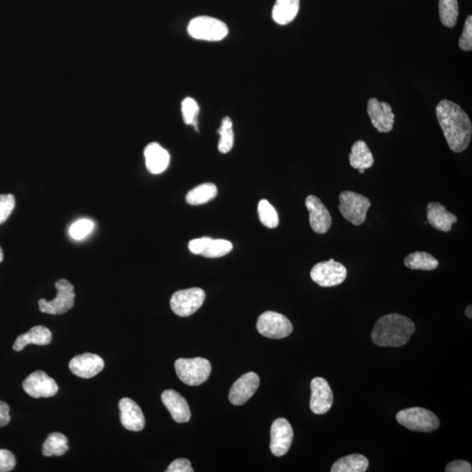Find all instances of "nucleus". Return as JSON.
I'll list each match as a JSON object with an SVG mask.
<instances>
[{"label":"nucleus","instance_id":"nucleus-1","mask_svg":"<svg viewBox=\"0 0 472 472\" xmlns=\"http://www.w3.org/2000/svg\"><path fill=\"white\" fill-rule=\"evenodd\" d=\"M436 112L450 150L457 153L466 150L472 136L469 116L459 104L449 100L440 102Z\"/></svg>","mask_w":472,"mask_h":472},{"label":"nucleus","instance_id":"nucleus-2","mask_svg":"<svg viewBox=\"0 0 472 472\" xmlns=\"http://www.w3.org/2000/svg\"><path fill=\"white\" fill-rule=\"evenodd\" d=\"M415 331L407 317L392 313L378 319L371 334L373 342L382 347H400L408 342Z\"/></svg>","mask_w":472,"mask_h":472},{"label":"nucleus","instance_id":"nucleus-3","mask_svg":"<svg viewBox=\"0 0 472 472\" xmlns=\"http://www.w3.org/2000/svg\"><path fill=\"white\" fill-rule=\"evenodd\" d=\"M175 370L179 380L189 386H199L209 380L212 366L207 359H179L175 361Z\"/></svg>","mask_w":472,"mask_h":472},{"label":"nucleus","instance_id":"nucleus-4","mask_svg":"<svg viewBox=\"0 0 472 472\" xmlns=\"http://www.w3.org/2000/svg\"><path fill=\"white\" fill-rule=\"evenodd\" d=\"M188 32L196 40L220 41L227 36L228 28L223 21L216 18L199 16L190 21Z\"/></svg>","mask_w":472,"mask_h":472},{"label":"nucleus","instance_id":"nucleus-5","mask_svg":"<svg viewBox=\"0 0 472 472\" xmlns=\"http://www.w3.org/2000/svg\"><path fill=\"white\" fill-rule=\"evenodd\" d=\"M396 420L412 431L432 432L440 425L438 417L433 412L418 407L398 412Z\"/></svg>","mask_w":472,"mask_h":472},{"label":"nucleus","instance_id":"nucleus-6","mask_svg":"<svg viewBox=\"0 0 472 472\" xmlns=\"http://www.w3.org/2000/svg\"><path fill=\"white\" fill-rule=\"evenodd\" d=\"M371 200L359 193L345 191L340 195L339 210L342 216L354 226L365 223Z\"/></svg>","mask_w":472,"mask_h":472},{"label":"nucleus","instance_id":"nucleus-7","mask_svg":"<svg viewBox=\"0 0 472 472\" xmlns=\"http://www.w3.org/2000/svg\"><path fill=\"white\" fill-rule=\"evenodd\" d=\"M57 294L52 301L41 299L39 300L40 311L47 314L61 315L68 312L75 305V289L68 280L61 279L55 283Z\"/></svg>","mask_w":472,"mask_h":472},{"label":"nucleus","instance_id":"nucleus-8","mask_svg":"<svg viewBox=\"0 0 472 472\" xmlns=\"http://www.w3.org/2000/svg\"><path fill=\"white\" fill-rule=\"evenodd\" d=\"M256 328L261 335L270 339H284L291 335L293 326L286 317L281 313L266 312L257 319Z\"/></svg>","mask_w":472,"mask_h":472},{"label":"nucleus","instance_id":"nucleus-9","mask_svg":"<svg viewBox=\"0 0 472 472\" xmlns=\"http://www.w3.org/2000/svg\"><path fill=\"white\" fill-rule=\"evenodd\" d=\"M205 298V291L200 288L178 291L172 296L171 308L176 315L189 317L202 307Z\"/></svg>","mask_w":472,"mask_h":472},{"label":"nucleus","instance_id":"nucleus-10","mask_svg":"<svg viewBox=\"0 0 472 472\" xmlns=\"http://www.w3.org/2000/svg\"><path fill=\"white\" fill-rule=\"evenodd\" d=\"M346 267L333 259L317 263L311 271V277L321 287H333L346 280Z\"/></svg>","mask_w":472,"mask_h":472},{"label":"nucleus","instance_id":"nucleus-11","mask_svg":"<svg viewBox=\"0 0 472 472\" xmlns=\"http://www.w3.org/2000/svg\"><path fill=\"white\" fill-rule=\"evenodd\" d=\"M22 386L25 392L35 399L55 396L59 390L55 380L41 370L31 373L24 380Z\"/></svg>","mask_w":472,"mask_h":472},{"label":"nucleus","instance_id":"nucleus-12","mask_svg":"<svg viewBox=\"0 0 472 472\" xmlns=\"http://www.w3.org/2000/svg\"><path fill=\"white\" fill-rule=\"evenodd\" d=\"M293 429L286 419L275 420L270 431V448L273 455L283 457L289 452L293 441Z\"/></svg>","mask_w":472,"mask_h":472},{"label":"nucleus","instance_id":"nucleus-13","mask_svg":"<svg viewBox=\"0 0 472 472\" xmlns=\"http://www.w3.org/2000/svg\"><path fill=\"white\" fill-rule=\"evenodd\" d=\"M311 389V410L316 415L327 413L333 403V394L329 383L321 377H316L312 380Z\"/></svg>","mask_w":472,"mask_h":472},{"label":"nucleus","instance_id":"nucleus-14","mask_svg":"<svg viewBox=\"0 0 472 472\" xmlns=\"http://www.w3.org/2000/svg\"><path fill=\"white\" fill-rule=\"evenodd\" d=\"M305 206L310 213V225L318 234H326L332 226V216L321 200L315 195H309L305 200Z\"/></svg>","mask_w":472,"mask_h":472},{"label":"nucleus","instance_id":"nucleus-15","mask_svg":"<svg viewBox=\"0 0 472 472\" xmlns=\"http://www.w3.org/2000/svg\"><path fill=\"white\" fill-rule=\"evenodd\" d=\"M259 385V376L256 373H247L233 384L228 394V399L232 404L241 406L255 394Z\"/></svg>","mask_w":472,"mask_h":472},{"label":"nucleus","instance_id":"nucleus-16","mask_svg":"<svg viewBox=\"0 0 472 472\" xmlns=\"http://www.w3.org/2000/svg\"><path fill=\"white\" fill-rule=\"evenodd\" d=\"M69 366L74 375L80 378L90 379L103 371L104 361L100 356L85 353L74 357Z\"/></svg>","mask_w":472,"mask_h":472},{"label":"nucleus","instance_id":"nucleus-17","mask_svg":"<svg viewBox=\"0 0 472 472\" xmlns=\"http://www.w3.org/2000/svg\"><path fill=\"white\" fill-rule=\"evenodd\" d=\"M368 113L373 127L380 133L390 132L393 130L394 114L392 107L385 102L371 98L368 104Z\"/></svg>","mask_w":472,"mask_h":472},{"label":"nucleus","instance_id":"nucleus-18","mask_svg":"<svg viewBox=\"0 0 472 472\" xmlns=\"http://www.w3.org/2000/svg\"><path fill=\"white\" fill-rule=\"evenodd\" d=\"M120 419L122 425L130 431H141L146 425L142 410L130 398L119 401Z\"/></svg>","mask_w":472,"mask_h":472},{"label":"nucleus","instance_id":"nucleus-19","mask_svg":"<svg viewBox=\"0 0 472 472\" xmlns=\"http://www.w3.org/2000/svg\"><path fill=\"white\" fill-rule=\"evenodd\" d=\"M161 400L176 422L184 424L190 421L191 411L188 401L177 391L172 389L164 391Z\"/></svg>","mask_w":472,"mask_h":472},{"label":"nucleus","instance_id":"nucleus-20","mask_svg":"<svg viewBox=\"0 0 472 472\" xmlns=\"http://www.w3.org/2000/svg\"><path fill=\"white\" fill-rule=\"evenodd\" d=\"M144 158L148 172L153 174H160L167 170L170 163L168 151L158 143H151L144 149Z\"/></svg>","mask_w":472,"mask_h":472},{"label":"nucleus","instance_id":"nucleus-21","mask_svg":"<svg viewBox=\"0 0 472 472\" xmlns=\"http://www.w3.org/2000/svg\"><path fill=\"white\" fill-rule=\"evenodd\" d=\"M427 218L429 223L436 230L441 232H450L452 225L457 221L455 214L449 212L445 206L438 202L428 204Z\"/></svg>","mask_w":472,"mask_h":472},{"label":"nucleus","instance_id":"nucleus-22","mask_svg":"<svg viewBox=\"0 0 472 472\" xmlns=\"http://www.w3.org/2000/svg\"><path fill=\"white\" fill-rule=\"evenodd\" d=\"M52 340V333L47 327L37 326L33 327L27 333L21 334L17 338L13 344V350L20 352L27 345H38V346H47Z\"/></svg>","mask_w":472,"mask_h":472},{"label":"nucleus","instance_id":"nucleus-23","mask_svg":"<svg viewBox=\"0 0 472 472\" xmlns=\"http://www.w3.org/2000/svg\"><path fill=\"white\" fill-rule=\"evenodd\" d=\"M300 8V0H277L272 10L275 22L287 25L297 17Z\"/></svg>","mask_w":472,"mask_h":472},{"label":"nucleus","instance_id":"nucleus-24","mask_svg":"<svg viewBox=\"0 0 472 472\" xmlns=\"http://www.w3.org/2000/svg\"><path fill=\"white\" fill-rule=\"evenodd\" d=\"M349 162L352 167L354 169H368L373 165V156L366 142L362 140H358L352 146L351 153L349 155Z\"/></svg>","mask_w":472,"mask_h":472},{"label":"nucleus","instance_id":"nucleus-25","mask_svg":"<svg viewBox=\"0 0 472 472\" xmlns=\"http://www.w3.org/2000/svg\"><path fill=\"white\" fill-rule=\"evenodd\" d=\"M369 462L368 459L359 454H353L342 457L333 464L332 472H365L368 470Z\"/></svg>","mask_w":472,"mask_h":472},{"label":"nucleus","instance_id":"nucleus-26","mask_svg":"<svg viewBox=\"0 0 472 472\" xmlns=\"http://www.w3.org/2000/svg\"><path fill=\"white\" fill-rule=\"evenodd\" d=\"M68 438L62 433H51L42 445V454L45 457L62 456L69 450Z\"/></svg>","mask_w":472,"mask_h":472},{"label":"nucleus","instance_id":"nucleus-27","mask_svg":"<svg viewBox=\"0 0 472 472\" xmlns=\"http://www.w3.org/2000/svg\"><path fill=\"white\" fill-rule=\"evenodd\" d=\"M405 266L411 270H434L439 266V262L427 252H413L405 257Z\"/></svg>","mask_w":472,"mask_h":472},{"label":"nucleus","instance_id":"nucleus-28","mask_svg":"<svg viewBox=\"0 0 472 472\" xmlns=\"http://www.w3.org/2000/svg\"><path fill=\"white\" fill-rule=\"evenodd\" d=\"M216 186L213 183H205L191 190L186 195V200L190 205L198 206L210 202L216 198Z\"/></svg>","mask_w":472,"mask_h":472},{"label":"nucleus","instance_id":"nucleus-29","mask_svg":"<svg viewBox=\"0 0 472 472\" xmlns=\"http://www.w3.org/2000/svg\"><path fill=\"white\" fill-rule=\"evenodd\" d=\"M459 15L457 0H439V16L443 25L447 27H455Z\"/></svg>","mask_w":472,"mask_h":472},{"label":"nucleus","instance_id":"nucleus-30","mask_svg":"<svg viewBox=\"0 0 472 472\" xmlns=\"http://www.w3.org/2000/svg\"><path fill=\"white\" fill-rule=\"evenodd\" d=\"M218 134H220L219 144L218 149L221 153H228L234 146L235 136L233 132V122L230 117H226L221 122L220 129L218 130Z\"/></svg>","mask_w":472,"mask_h":472},{"label":"nucleus","instance_id":"nucleus-31","mask_svg":"<svg viewBox=\"0 0 472 472\" xmlns=\"http://www.w3.org/2000/svg\"><path fill=\"white\" fill-rule=\"evenodd\" d=\"M232 249H233V245L230 242L223 239H211L202 255L209 258H217V257L228 255Z\"/></svg>","mask_w":472,"mask_h":472},{"label":"nucleus","instance_id":"nucleus-32","mask_svg":"<svg viewBox=\"0 0 472 472\" xmlns=\"http://www.w3.org/2000/svg\"><path fill=\"white\" fill-rule=\"evenodd\" d=\"M258 214L261 223L269 228H276L279 225V217L277 210L266 200H262L258 205Z\"/></svg>","mask_w":472,"mask_h":472},{"label":"nucleus","instance_id":"nucleus-33","mask_svg":"<svg viewBox=\"0 0 472 472\" xmlns=\"http://www.w3.org/2000/svg\"><path fill=\"white\" fill-rule=\"evenodd\" d=\"M181 110L183 119H184L186 125H192L195 126L196 130H198L197 128L196 118L199 113L200 108L197 102L191 97L186 98L182 102Z\"/></svg>","mask_w":472,"mask_h":472},{"label":"nucleus","instance_id":"nucleus-34","mask_svg":"<svg viewBox=\"0 0 472 472\" xmlns=\"http://www.w3.org/2000/svg\"><path fill=\"white\" fill-rule=\"evenodd\" d=\"M94 223L87 219L80 220L74 223L69 228V234L74 239L82 240L93 230Z\"/></svg>","mask_w":472,"mask_h":472},{"label":"nucleus","instance_id":"nucleus-35","mask_svg":"<svg viewBox=\"0 0 472 472\" xmlns=\"http://www.w3.org/2000/svg\"><path fill=\"white\" fill-rule=\"evenodd\" d=\"M15 207V198L13 195H0V224L8 219Z\"/></svg>","mask_w":472,"mask_h":472},{"label":"nucleus","instance_id":"nucleus-36","mask_svg":"<svg viewBox=\"0 0 472 472\" xmlns=\"http://www.w3.org/2000/svg\"><path fill=\"white\" fill-rule=\"evenodd\" d=\"M459 48L464 51H471L472 49V17L468 16L464 31L459 40Z\"/></svg>","mask_w":472,"mask_h":472},{"label":"nucleus","instance_id":"nucleus-37","mask_svg":"<svg viewBox=\"0 0 472 472\" xmlns=\"http://www.w3.org/2000/svg\"><path fill=\"white\" fill-rule=\"evenodd\" d=\"M16 466L13 454L7 450H0V472L13 471Z\"/></svg>","mask_w":472,"mask_h":472},{"label":"nucleus","instance_id":"nucleus-38","mask_svg":"<svg viewBox=\"0 0 472 472\" xmlns=\"http://www.w3.org/2000/svg\"><path fill=\"white\" fill-rule=\"evenodd\" d=\"M191 462L188 459H179L172 462L168 466L167 472H193Z\"/></svg>","mask_w":472,"mask_h":472},{"label":"nucleus","instance_id":"nucleus-39","mask_svg":"<svg viewBox=\"0 0 472 472\" xmlns=\"http://www.w3.org/2000/svg\"><path fill=\"white\" fill-rule=\"evenodd\" d=\"M446 472H471V464L464 460H456L446 466Z\"/></svg>","mask_w":472,"mask_h":472},{"label":"nucleus","instance_id":"nucleus-40","mask_svg":"<svg viewBox=\"0 0 472 472\" xmlns=\"http://www.w3.org/2000/svg\"><path fill=\"white\" fill-rule=\"evenodd\" d=\"M211 238L209 237H203L192 240L189 242L188 248L190 251L195 255H202L203 250L205 249L207 243L210 241Z\"/></svg>","mask_w":472,"mask_h":472},{"label":"nucleus","instance_id":"nucleus-41","mask_svg":"<svg viewBox=\"0 0 472 472\" xmlns=\"http://www.w3.org/2000/svg\"><path fill=\"white\" fill-rule=\"evenodd\" d=\"M10 421V407L5 401H0V428L5 427Z\"/></svg>","mask_w":472,"mask_h":472},{"label":"nucleus","instance_id":"nucleus-42","mask_svg":"<svg viewBox=\"0 0 472 472\" xmlns=\"http://www.w3.org/2000/svg\"><path fill=\"white\" fill-rule=\"evenodd\" d=\"M471 311H472V306H471V305H470L469 306H468V307L466 310V314L468 317V318H469L471 319H472Z\"/></svg>","mask_w":472,"mask_h":472},{"label":"nucleus","instance_id":"nucleus-43","mask_svg":"<svg viewBox=\"0 0 472 472\" xmlns=\"http://www.w3.org/2000/svg\"><path fill=\"white\" fill-rule=\"evenodd\" d=\"M3 259H4V253L1 247H0V263L2 262Z\"/></svg>","mask_w":472,"mask_h":472},{"label":"nucleus","instance_id":"nucleus-44","mask_svg":"<svg viewBox=\"0 0 472 472\" xmlns=\"http://www.w3.org/2000/svg\"><path fill=\"white\" fill-rule=\"evenodd\" d=\"M359 174H364L365 170H364V169H359Z\"/></svg>","mask_w":472,"mask_h":472}]
</instances>
